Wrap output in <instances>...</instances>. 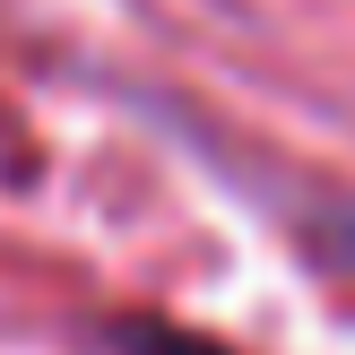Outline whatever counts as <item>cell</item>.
Masks as SVG:
<instances>
[{
	"instance_id": "6da1fadb",
	"label": "cell",
	"mask_w": 355,
	"mask_h": 355,
	"mask_svg": "<svg viewBox=\"0 0 355 355\" xmlns=\"http://www.w3.org/2000/svg\"><path fill=\"white\" fill-rule=\"evenodd\" d=\"M156 355H217V347H200V338H165Z\"/></svg>"
}]
</instances>
